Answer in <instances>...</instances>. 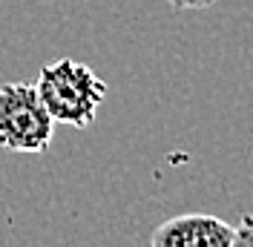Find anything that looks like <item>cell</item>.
I'll list each match as a JSON object with an SVG mask.
<instances>
[{
    "mask_svg": "<svg viewBox=\"0 0 253 247\" xmlns=\"http://www.w3.org/2000/svg\"><path fill=\"white\" fill-rule=\"evenodd\" d=\"M175 12H202V9H210L216 6L219 0H167Z\"/></svg>",
    "mask_w": 253,
    "mask_h": 247,
    "instance_id": "5b68a950",
    "label": "cell"
},
{
    "mask_svg": "<svg viewBox=\"0 0 253 247\" xmlns=\"http://www.w3.org/2000/svg\"><path fill=\"white\" fill-rule=\"evenodd\" d=\"M233 236L236 227L219 216L181 213L158 224L150 236V247H230Z\"/></svg>",
    "mask_w": 253,
    "mask_h": 247,
    "instance_id": "3957f363",
    "label": "cell"
},
{
    "mask_svg": "<svg viewBox=\"0 0 253 247\" xmlns=\"http://www.w3.org/2000/svg\"><path fill=\"white\" fill-rule=\"evenodd\" d=\"M35 89L52 121L75 129L92 126L98 107L110 92L107 81L75 58H58L43 63L35 81Z\"/></svg>",
    "mask_w": 253,
    "mask_h": 247,
    "instance_id": "6da1fadb",
    "label": "cell"
},
{
    "mask_svg": "<svg viewBox=\"0 0 253 247\" xmlns=\"http://www.w3.org/2000/svg\"><path fill=\"white\" fill-rule=\"evenodd\" d=\"M230 247H253V213H245L236 224V236Z\"/></svg>",
    "mask_w": 253,
    "mask_h": 247,
    "instance_id": "277c9868",
    "label": "cell"
},
{
    "mask_svg": "<svg viewBox=\"0 0 253 247\" xmlns=\"http://www.w3.org/2000/svg\"><path fill=\"white\" fill-rule=\"evenodd\" d=\"M55 121L29 81L0 83V147L9 153H46Z\"/></svg>",
    "mask_w": 253,
    "mask_h": 247,
    "instance_id": "7a4b0ae2",
    "label": "cell"
}]
</instances>
